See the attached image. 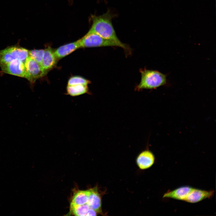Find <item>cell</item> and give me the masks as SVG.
I'll return each mask as SVG.
<instances>
[{
    "mask_svg": "<svg viewBox=\"0 0 216 216\" xmlns=\"http://www.w3.org/2000/svg\"><path fill=\"white\" fill-rule=\"evenodd\" d=\"M114 17L109 10L100 16L92 15L90 19L92 25L88 32L104 38L122 43L117 37L112 23V20Z\"/></svg>",
    "mask_w": 216,
    "mask_h": 216,
    "instance_id": "cell-1",
    "label": "cell"
},
{
    "mask_svg": "<svg viewBox=\"0 0 216 216\" xmlns=\"http://www.w3.org/2000/svg\"><path fill=\"white\" fill-rule=\"evenodd\" d=\"M80 48L104 46H116L122 48L125 55L128 56L131 53L130 46L123 43H119L112 40L104 38L99 35L88 32L80 39L78 40Z\"/></svg>",
    "mask_w": 216,
    "mask_h": 216,
    "instance_id": "cell-2",
    "label": "cell"
},
{
    "mask_svg": "<svg viewBox=\"0 0 216 216\" xmlns=\"http://www.w3.org/2000/svg\"><path fill=\"white\" fill-rule=\"evenodd\" d=\"M140 72L141 79L140 82L135 88L136 91L155 88L166 83V76L158 71L141 69Z\"/></svg>",
    "mask_w": 216,
    "mask_h": 216,
    "instance_id": "cell-3",
    "label": "cell"
},
{
    "mask_svg": "<svg viewBox=\"0 0 216 216\" xmlns=\"http://www.w3.org/2000/svg\"><path fill=\"white\" fill-rule=\"evenodd\" d=\"M25 65L26 71V78L32 83L46 75L41 65L29 56L25 62Z\"/></svg>",
    "mask_w": 216,
    "mask_h": 216,
    "instance_id": "cell-4",
    "label": "cell"
},
{
    "mask_svg": "<svg viewBox=\"0 0 216 216\" xmlns=\"http://www.w3.org/2000/svg\"><path fill=\"white\" fill-rule=\"evenodd\" d=\"M3 72L10 74L26 78V71L25 63L15 59L7 63L0 65Z\"/></svg>",
    "mask_w": 216,
    "mask_h": 216,
    "instance_id": "cell-5",
    "label": "cell"
},
{
    "mask_svg": "<svg viewBox=\"0 0 216 216\" xmlns=\"http://www.w3.org/2000/svg\"><path fill=\"white\" fill-rule=\"evenodd\" d=\"M214 194L213 190H206L193 188L184 201L190 203H197L206 199L211 198Z\"/></svg>",
    "mask_w": 216,
    "mask_h": 216,
    "instance_id": "cell-6",
    "label": "cell"
},
{
    "mask_svg": "<svg viewBox=\"0 0 216 216\" xmlns=\"http://www.w3.org/2000/svg\"><path fill=\"white\" fill-rule=\"evenodd\" d=\"M57 60L52 48L48 47L44 49L41 66L46 74L55 66Z\"/></svg>",
    "mask_w": 216,
    "mask_h": 216,
    "instance_id": "cell-7",
    "label": "cell"
},
{
    "mask_svg": "<svg viewBox=\"0 0 216 216\" xmlns=\"http://www.w3.org/2000/svg\"><path fill=\"white\" fill-rule=\"evenodd\" d=\"M88 196L87 202L90 208L94 209L97 213L102 214L101 199L100 194L96 187L88 190Z\"/></svg>",
    "mask_w": 216,
    "mask_h": 216,
    "instance_id": "cell-8",
    "label": "cell"
},
{
    "mask_svg": "<svg viewBox=\"0 0 216 216\" xmlns=\"http://www.w3.org/2000/svg\"><path fill=\"white\" fill-rule=\"evenodd\" d=\"M193 188L189 186H183L165 193L163 198H171L185 201Z\"/></svg>",
    "mask_w": 216,
    "mask_h": 216,
    "instance_id": "cell-9",
    "label": "cell"
},
{
    "mask_svg": "<svg viewBox=\"0 0 216 216\" xmlns=\"http://www.w3.org/2000/svg\"><path fill=\"white\" fill-rule=\"evenodd\" d=\"M155 158L151 151L146 150L142 152L136 159L137 164L141 170L147 169L151 167L154 164Z\"/></svg>",
    "mask_w": 216,
    "mask_h": 216,
    "instance_id": "cell-10",
    "label": "cell"
},
{
    "mask_svg": "<svg viewBox=\"0 0 216 216\" xmlns=\"http://www.w3.org/2000/svg\"><path fill=\"white\" fill-rule=\"evenodd\" d=\"M80 48L78 40L60 46L54 51L57 59L62 58Z\"/></svg>",
    "mask_w": 216,
    "mask_h": 216,
    "instance_id": "cell-11",
    "label": "cell"
},
{
    "mask_svg": "<svg viewBox=\"0 0 216 216\" xmlns=\"http://www.w3.org/2000/svg\"><path fill=\"white\" fill-rule=\"evenodd\" d=\"M88 190H78L75 192L72 197L70 206L80 205L87 203L88 199Z\"/></svg>",
    "mask_w": 216,
    "mask_h": 216,
    "instance_id": "cell-12",
    "label": "cell"
},
{
    "mask_svg": "<svg viewBox=\"0 0 216 216\" xmlns=\"http://www.w3.org/2000/svg\"><path fill=\"white\" fill-rule=\"evenodd\" d=\"M66 92L67 94L74 97L88 93V88L87 85H83L67 86Z\"/></svg>",
    "mask_w": 216,
    "mask_h": 216,
    "instance_id": "cell-13",
    "label": "cell"
},
{
    "mask_svg": "<svg viewBox=\"0 0 216 216\" xmlns=\"http://www.w3.org/2000/svg\"><path fill=\"white\" fill-rule=\"evenodd\" d=\"M90 207L87 203L85 204L70 206L71 214L75 216H86Z\"/></svg>",
    "mask_w": 216,
    "mask_h": 216,
    "instance_id": "cell-14",
    "label": "cell"
},
{
    "mask_svg": "<svg viewBox=\"0 0 216 216\" xmlns=\"http://www.w3.org/2000/svg\"><path fill=\"white\" fill-rule=\"evenodd\" d=\"M15 59L12 56L9 47L0 51V65L9 63Z\"/></svg>",
    "mask_w": 216,
    "mask_h": 216,
    "instance_id": "cell-15",
    "label": "cell"
},
{
    "mask_svg": "<svg viewBox=\"0 0 216 216\" xmlns=\"http://www.w3.org/2000/svg\"><path fill=\"white\" fill-rule=\"evenodd\" d=\"M91 83L88 80L82 76H75L70 77L68 81L67 86L78 85H88Z\"/></svg>",
    "mask_w": 216,
    "mask_h": 216,
    "instance_id": "cell-16",
    "label": "cell"
},
{
    "mask_svg": "<svg viewBox=\"0 0 216 216\" xmlns=\"http://www.w3.org/2000/svg\"><path fill=\"white\" fill-rule=\"evenodd\" d=\"M44 49L33 50L29 51V56L41 65Z\"/></svg>",
    "mask_w": 216,
    "mask_h": 216,
    "instance_id": "cell-17",
    "label": "cell"
},
{
    "mask_svg": "<svg viewBox=\"0 0 216 216\" xmlns=\"http://www.w3.org/2000/svg\"><path fill=\"white\" fill-rule=\"evenodd\" d=\"M97 212L94 209L90 208L88 211L86 216H96Z\"/></svg>",
    "mask_w": 216,
    "mask_h": 216,
    "instance_id": "cell-18",
    "label": "cell"
}]
</instances>
